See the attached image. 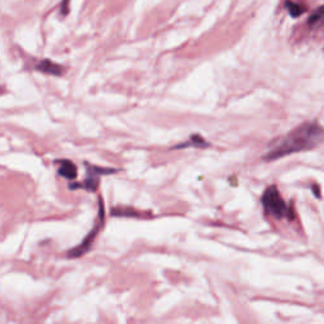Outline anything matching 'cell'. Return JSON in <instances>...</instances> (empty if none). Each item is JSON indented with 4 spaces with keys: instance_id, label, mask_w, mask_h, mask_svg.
Here are the masks:
<instances>
[{
    "instance_id": "cell-1",
    "label": "cell",
    "mask_w": 324,
    "mask_h": 324,
    "mask_svg": "<svg viewBox=\"0 0 324 324\" xmlns=\"http://www.w3.org/2000/svg\"><path fill=\"white\" fill-rule=\"evenodd\" d=\"M324 141V129L317 123H304L275 143L265 156L266 160H276L290 153L312 150Z\"/></svg>"
},
{
    "instance_id": "cell-2",
    "label": "cell",
    "mask_w": 324,
    "mask_h": 324,
    "mask_svg": "<svg viewBox=\"0 0 324 324\" xmlns=\"http://www.w3.org/2000/svg\"><path fill=\"white\" fill-rule=\"evenodd\" d=\"M262 204H263L266 213L274 215L275 218L289 217V208L280 195V191L275 186H270L268 189H266L265 194L262 197Z\"/></svg>"
},
{
    "instance_id": "cell-3",
    "label": "cell",
    "mask_w": 324,
    "mask_h": 324,
    "mask_svg": "<svg viewBox=\"0 0 324 324\" xmlns=\"http://www.w3.org/2000/svg\"><path fill=\"white\" fill-rule=\"evenodd\" d=\"M104 223V208H103V202L101 199H99V219H98L97 224L95 227L93 228V231L89 232L86 237L84 238V241L79 244L78 247L75 248H72L71 251L69 252V257H72V259H76V257H80V256H84L85 253L90 249L91 244H93L94 240L97 238L98 233H99L100 228L103 227Z\"/></svg>"
},
{
    "instance_id": "cell-4",
    "label": "cell",
    "mask_w": 324,
    "mask_h": 324,
    "mask_svg": "<svg viewBox=\"0 0 324 324\" xmlns=\"http://www.w3.org/2000/svg\"><path fill=\"white\" fill-rule=\"evenodd\" d=\"M87 167V178L85 179L84 182L81 184H71L70 189L75 190V189H84L87 191H95L99 186V176L100 175L105 174H114L116 170L112 168H103V167H97V166H90L86 165Z\"/></svg>"
},
{
    "instance_id": "cell-5",
    "label": "cell",
    "mask_w": 324,
    "mask_h": 324,
    "mask_svg": "<svg viewBox=\"0 0 324 324\" xmlns=\"http://www.w3.org/2000/svg\"><path fill=\"white\" fill-rule=\"evenodd\" d=\"M36 70L53 76H61L63 75V72H65V69H63L62 66L53 62L51 60H43V61H40V62L36 66Z\"/></svg>"
},
{
    "instance_id": "cell-6",
    "label": "cell",
    "mask_w": 324,
    "mask_h": 324,
    "mask_svg": "<svg viewBox=\"0 0 324 324\" xmlns=\"http://www.w3.org/2000/svg\"><path fill=\"white\" fill-rule=\"evenodd\" d=\"M60 162V168L59 174L62 178L67 179V180H74L78 176V167L74 162L69 161V160H62Z\"/></svg>"
},
{
    "instance_id": "cell-7",
    "label": "cell",
    "mask_w": 324,
    "mask_h": 324,
    "mask_svg": "<svg viewBox=\"0 0 324 324\" xmlns=\"http://www.w3.org/2000/svg\"><path fill=\"white\" fill-rule=\"evenodd\" d=\"M285 6H286V9L289 10L290 16L293 17V18H296V17H300L303 14V13L305 12V8H303V6L300 5V4L293 3V1H290V0L285 1Z\"/></svg>"
},
{
    "instance_id": "cell-8",
    "label": "cell",
    "mask_w": 324,
    "mask_h": 324,
    "mask_svg": "<svg viewBox=\"0 0 324 324\" xmlns=\"http://www.w3.org/2000/svg\"><path fill=\"white\" fill-rule=\"evenodd\" d=\"M323 17H324V6H322V8H319V9L317 10V12L313 13L312 17H310V18H309L308 23H310V24H313V23L318 22L319 19L323 18Z\"/></svg>"
}]
</instances>
